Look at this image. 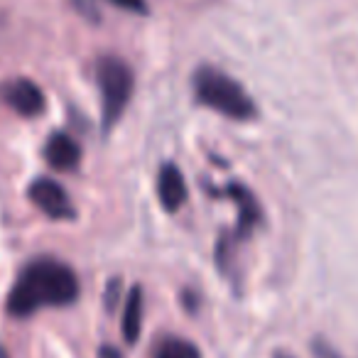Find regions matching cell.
<instances>
[{
	"instance_id": "ba28073f",
	"label": "cell",
	"mask_w": 358,
	"mask_h": 358,
	"mask_svg": "<svg viewBox=\"0 0 358 358\" xmlns=\"http://www.w3.org/2000/svg\"><path fill=\"white\" fill-rule=\"evenodd\" d=\"M221 194L231 196L236 201V206H238V236H248L260 224V216H263L260 214L258 199L243 185H238V182H231L229 187H224Z\"/></svg>"
},
{
	"instance_id": "4fadbf2b",
	"label": "cell",
	"mask_w": 358,
	"mask_h": 358,
	"mask_svg": "<svg viewBox=\"0 0 358 358\" xmlns=\"http://www.w3.org/2000/svg\"><path fill=\"white\" fill-rule=\"evenodd\" d=\"M314 353H317L319 358H341L336 351H331V348H329L327 343H319V341L314 343Z\"/></svg>"
},
{
	"instance_id": "9c48e42d",
	"label": "cell",
	"mask_w": 358,
	"mask_h": 358,
	"mask_svg": "<svg viewBox=\"0 0 358 358\" xmlns=\"http://www.w3.org/2000/svg\"><path fill=\"white\" fill-rule=\"evenodd\" d=\"M123 336L128 343H135L140 336V329H143V289L133 287L125 299V307H123Z\"/></svg>"
},
{
	"instance_id": "2e32d148",
	"label": "cell",
	"mask_w": 358,
	"mask_h": 358,
	"mask_svg": "<svg viewBox=\"0 0 358 358\" xmlns=\"http://www.w3.org/2000/svg\"><path fill=\"white\" fill-rule=\"evenodd\" d=\"M275 358H289V356H275Z\"/></svg>"
},
{
	"instance_id": "52a82bcc",
	"label": "cell",
	"mask_w": 358,
	"mask_h": 358,
	"mask_svg": "<svg viewBox=\"0 0 358 358\" xmlns=\"http://www.w3.org/2000/svg\"><path fill=\"white\" fill-rule=\"evenodd\" d=\"M45 157L59 172H71L81 162V148L66 133H55L45 145Z\"/></svg>"
},
{
	"instance_id": "3957f363",
	"label": "cell",
	"mask_w": 358,
	"mask_h": 358,
	"mask_svg": "<svg viewBox=\"0 0 358 358\" xmlns=\"http://www.w3.org/2000/svg\"><path fill=\"white\" fill-rule=\"evenodd\" d=\"M96 76H99L101 96H103V125L113 128L120 120V115L125 113L130 96H133V69L118 57H103L99 62Z\"/></svg>"
},
{
	"instance_id": "5b68a950",
	"label": "cell",
	"mask_w": 358,
	"mask_h": 358,
	"mask_svg": "<svg viewBox=\"0 0 358 358\" xmlns=\"http://www.w3.org/2000/svg\"><path fill=\"white\" fill-rule=\"evenodd\" d=\"M0 94L15 113L25 115V118H35L45 110V94L30 79H13L10 84L3 86Z\"/></svg>"
},
{
	"instance_id": "277c9868",
	"label": "cell",
	"mask_w": 358,
	"mask_h": 358,
	"mask_svg": "<svg viewBox=\"0 0 358 358\" xmlns=\"http://www.w3.org/2000/svg\"><path fill=\"white\" fill-rule=\"evenodd\" d=\"M27 194H30L32 204H35L42 214L50 216V219H55V221L74 219L76 211H74V206H71L69 194H66L64 187H62L59 182H55V179L37 177L30 185V189H27Z\"/></svg>"
},
{
	"instance_id": "5bb4252c",
	"label": "cell",
	"mask_w": 358,
	"mask_h": 358,
	"mask_svg": "<svg viewBox=\"0 0 358 358\" xmlns=\"http://www.w3.org/2000/svg\"><path fill=\"white\" fill-rule=\"evenodd\" d=\"M99 358H123V356H120L118 348H113V346H103V348H99Z\"/></svg>"
},
{
	"instance_id": "7a4b0ae2",
	"label": "cell",
	"mask_w": 358,
	"mask_h": 358,
	"mask_svg": "<svg viewBox=\"0 0 358 358\" xmlns=\"http://www.w3.org/2000/svg\"><path fill=\"white\" fill-rule=\"evenodd\" d=\"M192 86H194V96L201 106L219 110L226 118L248 120L255 115V103L243 91V86L214 66H199L194 71Z\"/></svg>"
},
{
	"instance_id": "8992f818",
	"label": "cell",
	"mask_w": 358,
	"mask_h": 358,
	"mask_svg": "<svg viewBox=\"0 0 358 358\" xmlns=\"http://www.w3.org/2000/svg\"><path fill=\"white\" fill-rule=\"evenodd\" d=\"M157 196L164 211H179L187 201V182L177 164L167 162L157 172Z\"/></svg>"
},
{
	"instance_id": "30bf717a",
	"label": "cell",
	"mask_w": 358,
	"mask_h": 358,
	"mask_svg": "<svg viewBox=\"0 0 358 358\" xmlns=\"http://www.w3.org/2000/svg\"><path fill=\"white\" fill-rule=\"evenodd\" d=\"M155 358H201L199 348L187 338L167 336L157 343L155 348Z\"/></svg>"
},
{
	"instance_id": "9a60e30c",
	"label": "cell",
	"mask_w": 358,
	"mask_h": 358,
	"mask_svg": "<svg viewBox=\"0 0 358 358\" xmlns=\"http://www.w3.org/2000/svg\"><path fill=\"white\" fill-rule=\"evenodd\" d=\"M0 358H10V356H8V351H6V348H0Z\"/></svg>"
},
{
	"instance_id": "7c38bea8",
	"label": "cell",
	"mask_w": 358,
	"mask_h": 358,
	"mask_svg": "<svg viewBox=\"0 0 358 358\" xmlns=\"http://www.w3.org/2000/svg\"><path fill=\"white\" fill-rule=\"evenodd\" d=\"M108 3H113L115 8H123L128 13H140V15L148 13V0H108Z\"/></svg>"
},
{
	"instance_id": "8fae6325",
	"label": "cell",
	"mask_w": 358,
	"mask_h": 358,
	"mask_svg": "<svg viewBox=\"0 0 358 358\" xmlns=\"http://www.w3.org/2000/svg\"><path fill=\"white\" fill-rule=\"evenodd\" d=\"M71 6H74L76 13H79V15H84L86 20H91V22L101 20L99 0H71Z\"/></svg>"
},
{
	"instance_id": "6da1fadb",
	"label": "cell",
	"mask_w": 358,
	"mask_h": 358,
	"mask_svg": "<svg viewBox=\"0 0 358 358\" xmlns=\"http://www.w3.org/2000/svg\"><path fill=\"white\" fill-rule=\"evenodd\" d=\"M79 297V280L66 263L55 258H37L22 268L8 297L10 317H30L45 307H66Z\"/></svg>"
}]
</instances>
